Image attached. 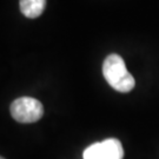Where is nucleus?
<instances>
[{"label":"nucleus","instance_id":"nucleus-1","mask_svg":"<svg viewBox=\"0 0 159 159\" xmlns=\"http://www.w3.org/2000/svg\"><path fill=\"white\" fill-rule=\"evenodd\" d=\"M102 74L108 85L121 93L132 91L136 85V80L127 71L124 59L116 53L107 56L104 60Z\"/></svg>","mask_w":159,"mask_h":159},{"label":"nucleus","instance_id":"nucleus-2","mask_svg":"<svg viewBox=\"0 0 159 159\" xmlns=\"http://www.w3.org/2000/svg\"><path fill=\"white\" fill-rule=\"evenodd\" d=\"M12 118L23 124L35 123L44 116V106L43 104L31 97H21L18 98L11 104Z\"/></svg>","mask_w":159,"mask_h":159},{"label":"nucleus","instance_id":"nucleus-3","mask_svg":"<svg viewBox=\"0 0 159 159\" xmlns=\"http://www.w3.org/2000/svg\"><path fill=\"white\" fill-rule=\"evenodd\" d=\"M124 148L116 138H108L102 142L94 143L85 148L84 159H123Z\"/></svg>","mask_w":159,"mask_h":159},{"label":"nucleus","instance_id":"nucleus-4","mask_svg":"<svg viewBox=\"0 0 159 159\" xmlns=\"http://www.w3.org/2000/svg\"><path fill=\"white\" fill-rule=\"evenodd\" d=\"M20 11L26 18L34 19L40 17L46 7V0H20Z\"/></svg>","mask_w":159,"mask_h":159},{"label":"nucleus","instance_id":"nucleus-5","mask_svg":"<svg viewBox=\"0 0 159 159\" xmlns=\"http://www.w3.org/2000/svg\"><path fill=\"white\" fill-rule=\"evenodd\" d=\"M0 159H5V158H2V157H0Z\"/></svg>","mask_w":159,"mask_h":159}]
</instances>
